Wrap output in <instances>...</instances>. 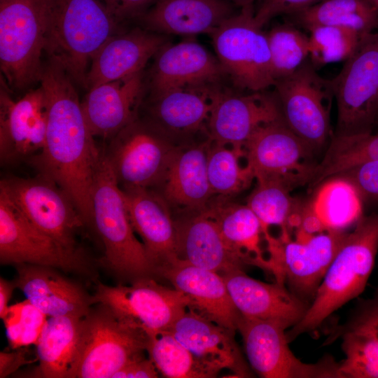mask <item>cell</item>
Wrapping results in <instances>:
<instances>
[{"label": "cell", "mask_w": 378, "mask_h": 378, "mask_svg": "<svg viewBox=\"0 0 378 378\" xmlns=\"http://www.w3.org/2000/svg\"><path fill=\"white\" fill-rule=\"evenodd\" d=\"M39 82L48 99L46 139L29 161L39 175L69 196L85 225L93 227L92 190L102 148L84 117L74 82L56 61L43 66Z\"/></svg>", "instance_id": "cell-1"}, {"label": "cell", "mask_w": 378, "mask_h": 378, "mask_svg": "<svg viewBox=\"0 0 378 378\" xmlns=\"http://www.w3.org/2000/svg\"><path fill=\"white\" fill-rule=\"evenodd\" d=\"M378 251V213L363 215L348 232L307 313L286 331L290 343L314 330L333 312L364 290Z\"/></svg>", "instance_id": "cell-2"}, {"label": "cell", "mask_w": 378, "mask_h": 378, "mask_svg": "<svg viewBox=\"0 0 378 378\" xmlns=\"http://www.w3.org/2000/svg\"><path fill=\"white\" fill-rule=\"evenodd\" d=\"M119 24L101 0H49L44 51L85 88L92 57Z\"/></svg>", "instance_id": "cell-3"}, {"label": "cell", "mask_w": 378, "mask_h": 378, "mask_svg": "<svg viewBox=\"0 0 378 378\" xmlns=\"http://www.w3.org/2000/svg\"><path fill=\"white\" fill-rule=\"evenodd\" d=\"M91 200L93 228L104 248L103 264L118 277L130 283L141 278H155L144 246L134 234L122 190L102 148Z\"/></svg>", "instance_id": "cell-4"}, {"label": "cell", "mask_w": 378, "mask_h": 378, "mask_svg": "<svg viewBox=\"0 0 378 378\" xmlns=\"http://www.w3.org/2000/svg\"><path fill=\"white\" fill-rule=\"evenodd\" d=\"M48 15L49 0H0V66L10 88L39 81Z\"/></svg>", "instance_id": "cell-5"}, {"label": "cell", "mask_w": 378, "mask_h": 378, "mask_svg": "<svg viewBox=\"0 0 378 378\" xmlns=\"http://www.w3.org/2000/svg\"><path fill=\"white\" fill-rule=\"evenodd\" d=\"M81 321L80 338L69 378H112L146 351L148 335L109 307L96 304Z\"/></svg>", "instance_id": "cell-6"}, {"label": "cell", "mask_w": 378, "mask_h": 378, "mask_svg": "<svg viewBox=\"0 0 378 378\" xmlns=\"http://www.w3.org/2000/svg\"><path fill=\"white\" fill-rule=\"evenodd\" d=\"M254 14L253 4L240 8L209 35L226 76L239 88L260 92L274 86L275 79L267 36Z\"/></svg>", "instance_id": "cell-7"}, {"label": "cell", "mask_w": 378, "mask_h": 378, "mask_svg": "<svg viewBox=\"0 0 378 378\" xmlns=\"http://www.w3.org/2000/svg\"><path fill=\"white\" fill-rule=\"evenodd\" d=\"M274 87L285 124L313 151L322 148L332 136V80L321 77L306 60L291 74L277 79Z\"/></svg>", "instance_id": "cell-8"}, {"label": "cell", "mask_w": 378, "mask_h": 378, "mask_svg": "<svg viewBox=\"0 0 378 378\" xmlns=\"http://www.w3.org/2000/svg\"><path fill=\"white\" fill-rule=\"evenodd\" d=\"M332 79L337 136L372 132L378 113V33L368 35Z\"/></svg>", "instance_id": "cell-9"}, {"label": "cell", "mask_w": 378, "mask_h": 378, "mask_svg": "<svg viewBox=\"0 0 378 378\" xmlns=\"http://www.w3.org/2000/svg\"><path fill=\"white\" fill-rule=\"evenodd\" d=\"M177 146L148 120L136 119L110 139L104 153L121 189L158 186Z\"/></svg>", "instance_id": "cell-10"}, {"label": "cell", "mask_w": 378, "mask_h": 378, "mask_svg": "<svg viewBox=\"0 0 378 378\" xmlns=\"http://www.w3.org/2000/svg\"><path fill=\"white\" fill-rule=\"evenodd\" d=\"M348 232L326 230L311 235L267 239L270 272L298 298L311 304Z\"/></svg>", "instance_id": "cell-11"}, {"label": "cell", "mask_w": 378, "mask_h": 378, "mask_svg": "<svg viewBox=\"0 0 378 378\" xmlns=\"http://www.w3.org/2000/svg\"><path fill=\"white\" fill-rule=\"evenodd\" d=\"M92 303L109 307L125 322L151 337L169 331L188 309L189 300L174 288L160 284L154 277H144L128 286L99 283Z\"/></svg>", "instance_id": "cell-12"}, {"label": "cell", "mask_w": 378, "mask_h": 378, "mask_svg": "<svg viewBox=\"0 0 378 378\" xmlns=\"http://www.w3.org/2000/svg\"><path fill=\"white\" fill-rule=\"evenodd\" d=\"M0 262L50 267L67 272L88 270L83 254L69 251L42 232L0 186Z\"/></svg>", "instance_id": "cell-13"}, {"label": "cell", "mask_w": 378, "mask_h": 378, "mask_svg": "<svg viewBox=\"0 0 378 378\" xmlns=\"http://www.w3.org/2000/svg\"><path fill=\"white\" fill-rule=\"evenodd\" d=\"M0 186L38 229L69 251L83 254L76 234L85 224L71 199L55 183L38 174L4 178Z\"/></svg>", "instance_id": "cell-14"}, {"label": "cell", "mask_w": 378, "mask_h": 378, "mask_svg": "<svg viewBox=\"0 0 378 378\" xmlns=\"http://www.w3.org/2000/svg\"><path fill=\"white\" fill-rule=\"evenodd\" d=\"M251 368L263 378H339L338 363L326 356L315 363L298 358L279 324L242 316L237 323Z\"/></svg>", "instance_id": "cell-15"}, {"label": "cell", "mask_w": 378, "mask_h": 378, "mask_svg": "<svg viewBox=\"0 0 378 378\" xmlns=\"http://www.w3.org/2000/svg\"><path fill=\"white\" fill-rule=\"evenodd\" d=\"M246 165L255 179L284 178L296 184L309 182L315 164L307 162L313 150L284 120L258 127L243 146Z\"/></svg>", "instance_id": "cell-16"}, {"label": "cell", "mask_w": 378, "mask_h": 378, "mask_svg": "<svg viewBox=\"0 0 378 378\" xmlns=\"http://www.w3.org/2000/svg\"><path fill=\"white\" fill-rule=\"evenodd\" d=\"M48 104L43 88L31 90L15 101L1 88L0 158L14 164L38 154L43 148Z\"/></svg>", "instance_id": "cell-17"}, {"label": "cell", "mask_w": 378, "mask_h": 378, "mask_svg": "<svg viewBox=\"0 0 378 378\" xmlns=\"http://www.w3.org/2000/svg\"><path fill=\"white\" fill-rule=\"evenodd\" d=\"M283 120L276 97L264 91L237 94L221 88L211 111L206 134L213 142L242 149L260 126Z\"/></svg>", "instance_id": "cell-18"}, {"label": "cell", "mask_w": 378, "mask_h": 378, "mask_svg": "<svg viewBox=\"0 0 378 378\" xmlns=\"http://www.w3.org/2000/svg\"><path fill=\"white\" fill-rule=\"evenodd\" d=\"M156 276L167 280L189 300L188 308L234 332L241 316L223 276L176 257L161 267Z\"/></svg>", "instance_id": "cell-19"}, {"label": "cell", "mask_w": 378, "mask_h": 378, "mask_svg": "<svg viewBox=\"0 0 378 378\" xmlns=\"http://www.w3.org/2000/svg\"><path fill=\"white\" fill-rule=\"evenodd\" d=\"M222 276L234 306L242 316L272 321L287 330L302 319L310 306L284 284L260 281L248 276L243 269H235Z\"/></svg>", "instance_id": "cell-20"}, {"label": "cell", "mask_w": 378, "mask_h": 378, "mask_svg": "<svg viewBox=\"0 0 378 378\" xmlns=\"http://www.w3.org/2000/svg\"><path fill=\"white\" fill-rule=\"evenodd\" d=\"M169 331L198 360L218 372L231 370L237 377L252 372L234 339L235 332L188 309Z\"/></svg>", "instance_id": "cell-21"}, {"label": "cell", "mask_w": 378, "mask_h": 378, "mask_svg": "<svg viewBox=\"0 0 378 378\" xmlns=\"http://www.w3.org/2000/svg\"><path fill=\"white\" fill-rule=\"evenodd\" d=\"M219 84L170 89L151 95L148 121L174 139L190 137L205 130Z\"/></svg>", "instance_id": "cell-22"}, {"label": "cell", "mask_w": 378, "mask_h": 378, "mask_svg": "<svg viewBox=\"0 0 378 378\" xmlns=\"http://www.w3.org/2000/svg\"><path fill=\"white\" fill-rule=\"evenodd\" d=\"M129 217L142 240L155 276L177 256V234L168 203L149 188L122 189Z\"/></svg>", "instance_id": "cell-23"}, {"label": "cell", "mask_w": 378, "mask_h": 378, "mask_svg": "<svg viewBox=\"0 0 378 378\" xmlns=\"http://www.w3.org/2000/svg\"><path fill=\"white\" fill-rule=\"evenodd\" d=\"M143 71L89 89L81 102L92 134L111 139L137 119L144 90Z\"/></svg>", "instance_id": "cell-24"}, {"label": "cell", "mask_w": 378, "mask_h": 378, "mask_svg": "<svg viewBox=\"0 0 378 378\" xmlns=\"http://www.w3.org/2000/svg\"><path fill=\"white\" fill-rule=\"evenodd\" d=\"M167 43L166 35L139 27L114 34L92 57L85 88L89 90L143 71L149 59Z\"/></svg>", "instance_id": "cell-25"}, {"label": "cell", "mask_w": 378, "mask_h": 378, "mask_svg": "<svg viewBox=\"0 0 378 378\" xmlns=\"http://www.w3.org/2000/svg\"><path fill=\"white\" fill-rule=\"evenodd\" d=\"M225 76L217 57L197 42L167 43L156 54L150 70L151 95L174 88L219 84Z\"/></svg>", "instance_id": "cell-26"}, {"label": "cell", "mask_w": 378, "mask_h": 378, "mask_svg": "<svg viewBox=\"0 0 378 378\" xmlns=\"http://www.w3.org/2000/svg\"><path fill=\"white\" fill-rule=\"evenodd\" d=\"M16 287L48 317L83 318L90 312L92 295L55 268L29 264L16 265Z\"/></svg>", "instance_id": "cell-27"}, {"label": "cell", "mask_w": 378, "mask_h": 378, "mask_svg": "<svg viewBox=\"0 0 378 378\" xmlns=\"http://www.w3.org/2000/svg\"><path fill=\"white\" fill-rule=\"evenodd\" d=\"M177 256L221 275L246 265L229 246L216 221L204 209L174 218Z\"/></svg>", "instance_id": "cell-28"}, {"label": "cell", "mask_w": 378, "mask_h": 378, "mask_svg": "<svg viewBox=\"0 0 378 378\" xmlns=\"http://www.w3.org/2000/svg\"><path fill=\"white\" fill-rule=\"evenodd\" d=\"M211 140L177 146L158 186L169 205L189 211L205 209L214 195L207 175V153Z\"/></svg>", "instance_id": "cell-29"}, {"label": "cell", "mask_w": 378, "mask_h": 378, "mask_svg": "<svg viewBox=\"0 0 378 378\" xmlns=\"http://www.w3.org/2000/svg\"><path fill=\"white\" fill-rule=\"evenodd\" d=\"M236 7L228 0H156L139 19L146 29L161 34H211Z\"/></svg>", "instance_id": "cell-30"}, {"label": "cell", "mask_w": 378, "mask_h": 378, "mask_svg": "<svg viewBox=\"0 0 378 378\" xmlns=\"http://www.w3.org/2000/svg\"><path fill=\"white\" fill-rule=\"evenodd\" d=\"M217 223L229 246L245 264L258 266L270 271L269 260L263 256L260 247L262 224L246 205L218 202L209 204L205 209Z\"/></svg>", "instance_id": "cell-31"}, {"label": "cell", "mask_w": 378, "mask_h": 378, "mask_svg": "<svg viewBox=\"0 0 378 378\" xmlns=\"http://www.w3.org/2000/svg\"><path fill=\"white\" fill-rule=\"evenodd\" d=\"M83 318H47L35 344L38 360L35 377L69 378L78 349Z\"/></svg>", "instance_id": "cell-32"}, {"label": "cell", "mask_w": 378, "mask_h": 378, "mask_svg": "<svg viewBox=\"0 0 378 378\" xmlns=\"http://www.w3.org/2000/svg\"><path fill=\"white\" fill-rule=\"evenodd\" d=\"M256 183L246 204L259 218L264 235L269 226L277 225L283 229L282 236L288 237V227H298L304 206L290 194L296 185L284 178L256 179Z\"/></svg>", "instance_id": "cell-33"}, {"label": "cell", "mask_w": 378, "mask_h": 378, "mask_svg": "<svg viewBox=\"0 0 378 378\" xmlns=\"http://www.w3.org/2000/svg\"><path fill=\"white\" fill-rule=\"evenodd\" d=\"M306 29L317 26L349 28L368 35L378 28V12L365 0H322L295 14Z\"/></svg>", "instance_id": "cell-34"}, {"label": "cell", "mask_w": 378, "mask_h": 378, "mask_svg": "<svg viewBox=\"0 0 378 378\" xmlns=\"http://www.w3.org/2000/svg\"><path fill=\"white\" fill-rule=\"evenodd\" d=\"M322 183L310 206L324 230L345 231L356 225L363 216V204L354 187L339 176Z\"/></svg>", "instance_id": "cell-35"}, {"label": "cell", "mask_w": 378, "mask_h": 378, "mask_svg": "<svg viewBox=\"0 0 378 378\" xmlns=\"http://www.w3.org/2000/svg\"><path fill=\"white\" fill-rule=\"evenodd\" d=\"M375 160H378V132L332 134L323 159L313 168L309 183L317 186L349 167Z\"/></svg>", "instance_id": "cell-36"}, {"label": "cell", "mask_w": 378, "mask_h": 378, "mask_svg": "<svg viewBox=\"0 0 378 378\" xmlns=\"http://www.w3.org/2000/svg\"><path fill=\"white\" fill-rule=\"evenodd\" d=\"M146 351L166 377L211 378L218 373L198 360L169 331L148 337Z\"/></svg>", "instance_id": "cell-37"}, {"label": "cell", "mask_w": 378, "mask_h": 378, "mask_svg": "<svg viewBox=\"0 0 378 378\" xmlns=\"http://www.w3.org/2000/svg\"><path fill=\"white\" fill-rule=\"evenodd\" d=\"M244 150L211 141L207 153V175L214 195L227 197L248 188L255 179L250 168L240 164Z\"/></svg>", "instance_id": "cell-38"}, {"label": "cell", "mask_w": 378, "mask_h": 378, "mask_svg": "<svg viewBox=\"0 0 378 378\" xmlns=\"http://www.w3.org/2000/svg\"><path fill=\"white\" fill-rule=\"evenodd\" d=\"M309 31V56L315 69L346 61L368 36L349 28L335 26H317Z\"/></svg>", "instance_id": "cell-39"}, {"label": "cell", "mask_w": 378, "mask_h": 378, "mask_svg": "<svg viewBox=\"0 0 378 378\" xmlns=\"http://www.w3.org/2000/svg\"><path fill=\"white\" fill-rule=\"evenodd\" d=\"M342 339L344 358L338 363L339 378H378V340L359 332L346 331L331 338Z\"/></svg>", "instance_id": "cell-40"}, {"label": "cell", "mask_w": 378, "mask_h": 378, "mask_svg": "<svg viewBox=\"0 0 378 378\" xmlns=\"http://www.w3.org/2000/svg\"><path fill=\"white\" fill-rule=\"evenodd\" d=\"M275 81L296 71L309 55V37L286 24L276 26L267 34Z\"/></svg>", "instance_id": "cell-41"}, {"label": "cell", "mask_w": 378, "mask_h": 378, "mask_svg": "<svg viewBox=\"0 0 378 378\" xmlns=\"http://www.w3.org/2000/svg\"><path fill=\"white\" fill-rule=\"evenodd\" d=\"M48 316L27 300L10 307L2 318L13 349L36 344Z\"/></svg>", "instance_id": "cell-42"}, {"label": "cell", "mask_w": 378, "mask_h": 378, "mask_svg": "<svg viewBox=\"0 0 378 378\" xmlns=\"http://www.w3.org/2000/svg\"><path fill=\"white\" fill-rule=\"evenodd\" d=\"M334 176L347 181L356 191L362 204L378 202V160L360 162Z\"/></svg>", "instance_id": "cell-43"}, {"label": "cell", "mask_w": 378, "mask_h": 378, "mask_svg": "<svg viewBox=\"0 0 378 378\" xmlns=\"http://www.w3.org/2000/svg\"><path fill=\"white\" fill-rule=\"evenodd\" d=\"M346 331L369 334L378 340V292L374 297L360 301L350 318L333 330L326 342L336 335Z\"/></svg>", "instance_id": "cell-44"}, {"label": "cell", "mask_w": 378, "mask_h": 378, "mask_svg": "<svg viewBox=\"0 0 378 378\" xmlns=\"http://www.w3.org/2000/svg\"><path fill=\"white\" fill-rule=\"evenodd\" d=\"M322 0H263L255 10L254 19L258 27H262L272 18L282 14H295Z\"/></svg>", "instance_id": "cell-45"}, {"label": "cell", "mask_w": 378, "mask_h": 378, "mask_svg": "<svg viewBox=\"0 0 378 378\" xmlns=\"http://www.w3.org/2000/svg\"><path fill=\"white\" fill-rule=\"evenodd\" d=\"M109 13L119 22L140 18L156 0H101Z\"/></svg>", "instance_id": "cell-46"}, {"label": "cell", "mask_w": 378, "mask_h": 378, "mask_svg": "<svg viewBox=\"0 0 378 378\" xmlns=\"http://www.w3.org/2000/svg\"><path fill=\"white\" fill-rule=\"evenodd\" d=\"M158 375V370L152 360L143 355L125 365L112 378H156Z\"/></svg>", "instance_id": "cell-47"}, {"label": "cell", "mask_w": 378, "mask_h": 378, "mask_svg": "<svg viewBox=\"0 0 378 378\" xmlns=\"http://www.w3.org/2000/svg\"><path fill=\"white\" fill-rule=\"evenodd\" d=\"M27 351L24 347L13 352L0 353V377L4 378L16 371L22 365L29 363Z\"/></svg>", "instance_id": "cell-48"}, {"label": "cell", "mask_w": 378, "mask_h": 378, "mask_svg": "<svg viewBox=\"0 0 378 378\" xmlns=\"http://www.w3.org/2000/svg\"><path fill=\"white\" fill-rule=\"evenodd\" d=\"M15 287L14 281H8L2 277L0 278V317L1 319L8 309V304Z\"/></svg>", "instance_id": "cell-49"}, {"label": "cell", "mask_w": 378, "mask_h": 378, "mask_svg": "<svg viewBox=\"0 0 378 378\" xmlns=\"http://www.w3.org/2000/svg\"><path fill=\"white\" fill-rule=\"evenodd\" d=\"M237 7L242 8L246 6L252 5L255 0H228Z\"/></svg>", "instance_id": "cell-50"}, {"label": "cell", "mask_w": 378, "mask_h": 378, "mask_svg": "<svg viewBox=\"0 0 378 378\" xmlns=\"http://www.w3.org/2000/svg\"><path fill=\"white\" fill-rule=\"evenodd\" d=\"M372 8L378 12V0H365Z\"/></svg>", "instance_id": "cell-51"}, {"label": "cell", "mask_w": 378, "mask_h": 378, "mask_svg": "<svg viewBox=\"0 0 378 378\" xmlns=\"http://www.w3.org/2000/svg\"><path fill=\"white\" fill-rule=\"evenodd\" d=\"M377 123H378V113H377Z\"/></svg>", "instance_id": "cell-52"}, {"label": "cell", "mask_w": 378, "mask_h": 378, "mask_svg": "<svg viewBox=\"0 0 378 378\" xmlns=\"http://www.w3.org/2000/svg\"><path fill=\"white\" fill-rule=\"evenodd\" d=\"M377 292H378V287H377Z\"/></svg>", "instance_id": "cell-53"}]
</instances>
